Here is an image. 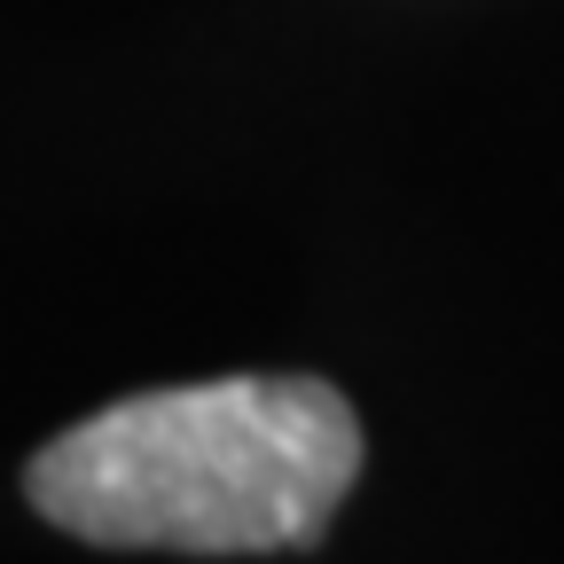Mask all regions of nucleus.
I'll use <instances>...</instances> for the list:
<instances>
[{"label": "nucleus", "instance_id": "nucleus-1", "mask_svg": "<svg viewBox=\"0 0 564 564\" xmlns=\"http://www.w3.org/2000/svg\"><path fill=\"white\" fill-rule=\"evenodd\" d=\"M361 478V423L322 377H212L95 408L24 463L32 510L87 549H314Z\"/></svg>", "mask_w": 564, "mask_h": 564}]
</instances>
